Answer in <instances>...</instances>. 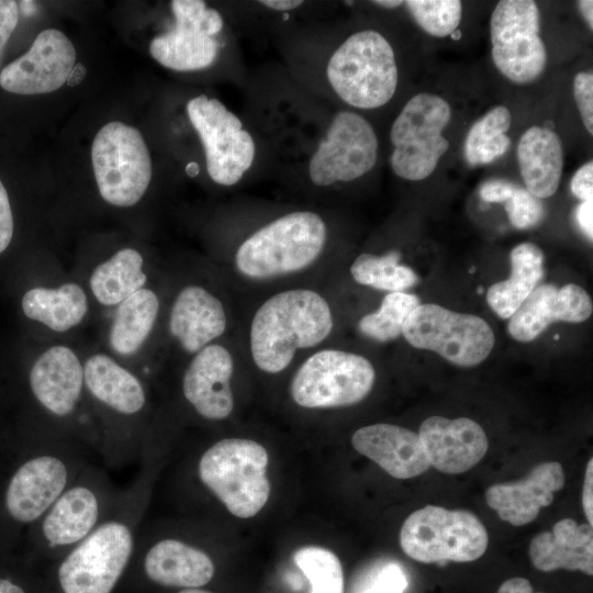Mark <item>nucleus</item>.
Instances as JSON below:
<instances>
[{"instance_id": "ea45409f", "label": "nucleus", "mask_w": 593, "mask_h": 593, "mask_svg": "<svg viewBox=\"0 0 593 593\" xmlns=\"http://www.w3.org/2000/svg\"><path fill=\"white\" fill-rule=\"evenodd\" d=\"M0 593H45L44 573L31 569H0Z\"/></svg>"}, {"instance_id": "2eb2a0df", "label": "nucleus", "mask_w": 593, "mask_h": 593, "mask_svg": "<svg viewBox=\"0 0 593 593\" xmlns=\"http://www.w3.org/2000/svg\"><path fill=\"white\" fill-rule=\"evenodd\" d=\"M490 35L494 65L508 80L527 85L544 72L547 52L535 1H500L491 14Z\"/></svg>"}, {"instance_id": "f257e3e1", "label": "nucleus", "mask_w": 593, "mask_h": 593, "mask_svg": "<svg viewBox=\"0 0 593 593\" xmlns=\"http://www.w3.org/2000/svg\"><path fill=\"white\" fill-rule=\"evenodd\" d=\"M141 460L137 475L120 490L102 523L47 566L45 593H114L119 590L134 555L156 473L155 454L148 446Z\"/></svg>"}, {"instance_id": "bb28decb", "label": "nucleus", "mask_w": 593, "mask_h": 593, "mask_svg": "<svg viewBox=\"0 0 593 593\" xmlns=\"http://www.w3.org/2000/svg\"><path fill=\"white\" fill-rule=\"evenodd\" d=\"M536 569L551 572L557 569L593 574V529L571 518L557 522L551 532L536 535L528 549Z\"/></svg>"}, {"instance_id": "a19ab883", "label": "nucleus", "mask_w": 593, "mask_h": 593, "mask_svg": "<svg viewBox=\"0 0 593 593\" xmlns=\"http://www.w3.org/2000/svg\"><path fill=\"white\" fill-rule=\"evenodd\" d=\"M573 93L582 122L593 134V75L591 71L577 74L573 80Z\"/></svg>"}, {"instance_id": "423d86ee", "label": "nucleus", "mask_w": 593, "mask_h": 593, "mask_svg": "<svg viewBox=\"0 0 593 593\" xmlns=\"http://www.w3.org/2000/svg\"><path fill=\"white\" fill-rule=\"evenodd\" d=\"M83 443L47 440L23 460L10 478L3 508L15 524L32 527L91 462Z\"/></svg>"}, {"instance_id": "864d4df0", "label": "nucleus", "mask_w": 593, "mask_h": 593, "mask_svg": "<svg viewBox=\"0 0 593 593\" xmlns=\"http://www.w3.org/2000/svg\"><path fill=\"white\" fill-rule=\"evenodd\" d=\"M20 4H21L22 12L25 15L33 13V9L35 8V4L33 1H21Z\"/></svg>"}, {"instance_id": "0eeeda50", "label": "nucleus", "mask_w": 593, "mask_h": 593, "mask_svg": "<svg viewBox=\"0 0 593 593\" xmlns=\"http://www.w3.org/2000/svg\"><path fill=\"white\" fill-rule=\"evenodd\" d=\"M268 452L248 438H224L200 456V482L239 518L257 515L266 505L270 484L267 478Z\"/></svg>"}, {"instance_id": "cd10ccee", "label": "nucleus", "mask_w": 593, "mask_h": 593, "mask_svg": "<svg viewBox=\"0 0 593 593\" xmlns=\"http://www.w3.org/2000/svg\"><path fill=\"white\" fill-rule=\"evenodd\" d=\"M516 156L529 193L545 199L557 192L563 169V148L557 133L548 127H529L519 138Z\"/></svg>"}, {"instance_id": "4468645a", "label": "nucleus", "mask_w": 593, "mask_h": 593, "mask_svg": "<svg viewBox=\"0 0 593 593\" xmlns=\"http://www.w3.org/2000/svg\"><path fill=\"white\" fill-rule=\"evenodd\" d=\"M187 113L202 142L211 180L223 187L236 184L254 164L253 135L219 99L194 97L187 103Z\"/></svg>"}, {"instance_id": "b1692460", "label": "nucleus", "mask_w": 593, "mask_h": 593, "mask_svg": "<svg viewBox=\"0 0 593 593\" xmlns=\"http://www.w3.org/2000/svg\"><path fill=\"white\" fill-rule=\"evenodd\" d=\"M564 485V472L557 461L535 466L521 481L493 484L485 491L488 505L513 526L533 522L541 507L553 501V493Z\"/></svg>"}, {"instance_id": "412c9836", "label": "nucleus", "mask_w": 593, "mask_h": 593, "mask_svg": "<svg viewBox=\"0 0 593 593\" xmlns=\"http://www.w3.org/2000/svg\"><path fill=\"white\" fill-rule=\"evenodd\" d=\"M418 436L430 466L448 474L468 471L489 448L483 428L468 417L430 416L421 424Z\"/></svg>"}, {"instance_id": "de8ad7c7", "label": "nucleus", "mask_w": 593, "mask_h": 593, "mask_svg": "<svg viewBox=\"0 0 593 593\" xmlns=\"http://www.w3.org/2000/svg\"><path fill=\"white\" fill-rule=\"evenodd\" d=\"M577 221L580 228L592 240L593 238V199L582 201L577 209Z\"/></svg>"}, {"instance_id": "dca6fc26", "label": "nucleus", "mask_w": 593, "mask_h": 593, "mask_svg": "<svg viewBox=\"0 0 593 593\" xmlns=\"http://www.w3.org/2000/svg\"><path fill=\"white\" fill-rule=\"evenodd\" d=\"M378 137L371 124L354 111H339L309 160V178L317 187L349 182L372 170Z\"/></svg>"}, {"instance_id": "79ce46f5", "label": "nucleus", "mask_w": 593, "mask_h": 593, "mask_svg": "<svg viewBox=\"0 0 593 593\" xmlns=\"http://www.w3.org/2000/svg\"><path fill=\"white\" fill-rule=\"evenodd\" d=\"M19 5L13 0H0V61L4 46L16 27Z\"/></svg>"}, {"instance_id": "f3484780", "label": "nucleus", "mask_w": 593, "mask_h": 593, "mask_svg": "<svg viewBox=\"0 0 593 593\" xmlns=\"http://www.w3.org/2000/svg\"><path fill=\"white\" fill-rule=\"evenodd\" d=\"M171 10L175 25L152 40V57L176 71H193L211 66L220 49L215 36L224 25L222 15L201 0H174Z\"/></svg>"}, {"instance_id": "c85d7f7f", "label": "nucleus", "mask_w": 593, "mask_h": 593, "mask_svg": "<svg viewBox=\"0 0 593 593\" xmlns=\"http://www.w3.org/2000/svg\"><path fill=\"white\" fill-rule=\"evenodd\" d=\"M21 306L30 320L64 333L82 322L88 312V299L78 283L66 282L57 288L36 287L27 290Z\"/></svg>"}, {"instance_id": "5fc2aeb1", "label": "nucleus", "mask_w": 593, "mask_h": 593, "mask_svg": "<svg viewBox=\"0 0 593 593\" xmlns=\"http://www.w3.org/2000/svg\"><path fill=\"white\" fill-rule=\"evenodd\" d=\"M176 593H213L204 588H199V589H183V590H178L176 591Z\"/></svg>"}, {"instance_id": "f704fd0d", "label": "nucleus", "mask_w": 593, "mask_h": 593, "mask_svg": "<svg viewBox=\"0 0 593 593\" xmlns=\"http://www.w3.org/2000/svg\"><path fill=\"white\" fill-rule=\"evenodd\" d=\"M421 304L415 294L405 292L388 293L380 307L362 316L358 328L362 335L373 340L385 343L402 334L405 320Z\"/></svg>"}, {"instance_id": "ddd939ff", "label": "nucleus", "mask_w": 593, "mask_h": 593, "mask_svg": "<svg viewBox=\"0 0 593 593\" xmlns=\"http://www.w3.org/2000/svg\"><path fill=\"white\" fill-rule=\"evenodd\" d=\"M402 334L410 345L432 350L459 367H474L494 347V333L481 317L434 303L419 304L407 316Z\"/></svg>"}, {"instance_id": "39448f33", "label": "nucleus", "mask_w": 593, "mask_h": 593, "mask_svg": "<svg viewBox=\"0 0 593 593\" xmlns=\"http://www.w3.org/2000/svg\"><path fill=\"white\" fill-rule=\"evenodd\" d=\"M326 79L346 104L362 110L381 108L393 98L398 87L393 47L376 30L355 32L332 53Z\"/></svg>"}, {"instance_id": "a878e982", "label": "nucleus", "mask_w": 593, "mask_h": 593, "mask_svg": "<svg viewBox=\"0 0 593 593\" xmlns=\"http://www.w3.org/2000/svg\"><path fill=\"white\" fill-rule=\"evenodd\" d=\"M226 326L227 316L222 301L205 288L190 284L175 298L168 327L184 351L197 354L221 337Z\"/></svg>"}, {"instance_id": "c9c22d12", "label": "nucleus", "mask_w": 593, "mask_h": 593, "mask_svg": "<svg viewBox=\"0 0 593 593\" xmlns=\"http://www.w3.org/2000/svg\"><path fill=\"white\" fill-rule=\"evenodd\" d=\"M294 561L309 579L311 593H344V573L340 560L331 550L307 546L294 553Z\"/></svg>"}, {"instance_id": "49530a36", "label": "nucleus", "mask_w": 593, "mask_h": 593, "mask_svg": "<svg viewBox=\"0 0 593 593\" xmlns=\"http://www.w3.org/2000/svg\"><path fill=\"white\" fill-rule=\"evenodd\" d=\"M582 506L589 525L593 524V458L586 465L582 489Z\"/></svg>"}, {"instance_id": "72a5a7b5", "label": "nucleus", "mask_w": 593, "mask_h": 593, "mask_svg": "<svg viewBox=\"0 0 593 593\" xmlns=\"http://www.w3.org/2000/svg\"><path fill=\"white\" fill-rule=\"evenodd\" d=\"M401 254L391 250L384 255L360 254L350 266L353 279L362 286L390 292H403L417 283V275L400 265Z\"/></svg>"}, {"instance_id": "7ed1b4c3", "label": "nucleus", "mask_w": 593, "mask_h": 593, "mask_svg": "<svg viewBox=\"0 0 593 593\" xmlns=\"http://www.w3.org/2000/svg\"><path fill=\"white\" fill-rule=\"evenodd\" d=\"M327 240L323 217L313 211L283 214L246 237L237 247L236 270L253 280L302 271L322 255Z\"/></svg>"}, {"instance_id": "7c9ffc66", "label": "nucleus", "mask_w": 593, "mask_h": 593, "mask_svg": "<svg viewBox=\"0 0 593 593\" xmlns=\"http://www.w3.org/2000/svg\"><path fill=\"white\" fill-rule=\"evenodd\" d=\"M159 312L157 294L142 288L122 301L113 318L109 343L121 356L134 355L152 333Z\"/></svg>"}, {"instance_id": "58836bf2", "label": "nucleus", "mask_w": 593, "mask_h": 593, "mask_svg": "<svg viewBox=\"0 0 593 593\" xmlns=\"http://www.w3.org/2000/svg\"><path fill=\"white\" fill-rule=\"evenodd\" d=\"M406 586L403 569L394 562H387L370 571L358 593H403Z\"/></svg>"}, {"instance_id": "e433bc0d", "label": "nucleus", "mask_w": 593, "mask_h": 593, "mask_svg": "<svg viewBox=\"0 0 593 593\" xmlns=\"http://www.w3.org/2000/svg\"><path fill=\"white\" fill-rule=\"evenodd\" d=\"M404 4L416 23L436 37L451 35L462 16V4L458 0H409Z\"/></svg>"}, {"instance_id": "20e7f679", "label": "nucleus", "mask_w": 593, "mask_h": 593, "mask_svg": "<svg viewBox=\"0 0 593 593\" xmlns=\"http://www.w3.org/2000/svg\"><path fill=\"white\" fill-rule=\"evenodd\" d=\"M120 490L89 462L32 526L35 555L47 566L86 539L105 518Z\"/></svg>"}, {"instance_id": "603ef678", "label": "nucleus", "mask_w": 593, "mask_h": 593, "mask_svg": "<svg viewBox=\"0 0 593 593\" xmlns=\"http://www.w3.org/2000/svg\"><path fill=\"white\" fill-rule=\"evenodd\" d=\"M371 3L378 5V7H383V8H387V9H394V8H398L400 5H402L404 3V1H401V0H378V1H372Z\"/></svg>"}, {"instance_id": "4be33fe9", "label": "nucleus", "mask_w": 593, "mask_h": 593, "mask_svg": "<svg viewBox=\"0 0 593 593\" xmlns=\"http://www.w3.org/2000/svg\"><path fill=\"white\" fill-rule=\"evenodd\" d=\"M589 293L580 286L568 283L561 288L546 283L538 286L510 317L511 336L523 343L538 337L551 323H580L592 315Z\"/></svg>"}, {"instance_id": "f03ea898", "label": "nucleus", "mask_w": 593, "mask_h": 593, "mask_svg": "<svg viewBox=\"0 0 593 593\" xmlns=\"http://www.w3.org/2000/svg\"><path fill=\"white\" fill-rule=\"evenodd\" d=\"M333 327L331 306L321 293L305 288L278 292L260 304L251 318V359L259 370L279 373L298 350L320 345Z\"/></svg>"}, {"instance_id": "f8f14e48", "label": "nucleus", "mask_w": 593, "mask_h": 593, "mask_svg": "<svg viewBox=\"0 0 593 593\" xmlns=\"http://www.w3.org/2000/svg\"><path fill=\"white\" fill-rule=\"evenodd\" d=\"M376 381L372 363L361 355L321 349L307 357L295 371L290 393L305 409L355 405L368 396Z\"/></svg>"}, {"instance_id": "a18cd8bd", "label": "nucleus", "mask_w": 593, "mask_h": 593, "mask_svg": "<svg viewBox=\"0 0 593 593\" xmlns=\"http://www.w3.org/2000/svg\"><path fill=\"white\" fill-rule=\"evenodd\" d=\"M516 186L500 179L484 182L480 189V197L489 203L506 202L513 194Z\"/></svg>"}, {"instance_id": "c03bdc74", "label": "nucleus", "mask_w": 593, "mask_h": 593, "mask_svg": "<svg viewBox=\"0 0 593 593\" xmlns=\"http://www.w3.org/2000/svg\"><path fill=\"white\" fill-rule=\"evenodd\" d=\"M571 192L581 201L593 199V163L584 164L571 180Z\"/></svg>"}, {"instance_id": "393cba45", "label": "nucleus", "mask_w": 593, "mask_h": 593, "mask_svg": "<svg viewBox=\"0 0 593 593\" xmlns=\"http://www.w3.org/2000/svg\"><path fill=\"white\" fill-rule=\"evenodd\" d=\"M353 447L396 479L417 477L430 467L418 434L398 425L378 423L358 428Z\"/></svg>"}, {"instance_id": "a211bd4d", "label": "nucleus", "mask_w": 593, "mask_h": 593, "mask_svg": "<svg viewBox=\"0 0 593 593\" xmlns=\"http://www.w3.org/2000/svg\"><path fill=\"white\" fill-rule=\"evenodd\" d=\"M76 63V49L60 31L46 29L30 49L0 72L2 89L16 94H42L59 89Z\"/></svg>"}, {"instance_id": "6ab92c4d", "label": "nucleus", "mask_w": 593, "mask_h": 593, "mask_svg": "<svg viewBox=\"0 0 593 593\" xmlns=\"http://www.w3.org/2000/svg\"><path fill=\"white\" fill-rule=\"evenodd\" d=\"M29 384L33 398L48 416L69 421L79 411L86 392L83 366L68 346H52L33 362Z\"/></svg>"}, {"instance_id": "9d476101", "label": "nucleus", "mask_w": 593, "mask_h": 593, "mask_svg": "<svg viewBox=\"0 0 593 593\" xmlns=\"http://www.w3.org/2000/svg\"><path fill=\"white\" fill-rule=\"evenodd\" d=\"M450 118L449 103L437 94L421 92L406 102L390 131V165L398 177L418 181L433 174L449 148L443 132Z\"/></svg>"}, {"instance_id": "aec40b11", "label": "nucleus", "mask_w": 593, "mask_h": 593, "mask_svg": "<svg viewBox=\"0 0 593 593\" xmlns=\"http://www.w3.org/2000/svg\"><path fill=\"white\" fill-rule=\"evenodd\" d=\"M234 358L223 345L210 344L189 362L181 383L182 395L206 421L227 418L234 410L231 379Z\"/></svg>"}, {"instance_id": "9b49d317", "label": "nucleus", "mask_w": 593, "mask_h": 593, "mask_svg": "<svg viewBox=\"0 0 593 593\" xmlns=\"http://www.w3.org/2000/svg\"><path fill=\"white\" fill-rule=\"evenodd\" d=\"M91 160L100 195L115 206H132L152 180V159L141 132L119 121L97 133Z\"/></svg>"}, {"instance_id": "8fccbe9b", "label": "nucleus", "mask_w": 593, "mask_h": 593, "mask_svg": "<svg viewBox=\"0 0 593 593\" xmlns=\"http://www.w3.org/2000/svg\"><path fill=\"white\" fill-rule=\"evenodd\" d=\"M259 3L266 8L275 11H290L299 8L303 4V1L299 0H262Z\"/></svg>"}, {"instance_id": "473e14b6", "label": "nucleus", "mask_w": 593, "mask_h": 593, "mask_svg": "<svg viewBox=\"0 0 593 593\" xmlns=\"http://www.w3.org/2000/svg\"><path fill=\"white\" fill-rule=\"evenodd\" d=\"M512 122L506 107L497 105L479 119L468 132L465 156L471 166L490 164L504 155L511 145L506 135Z\"/></svg>"}, {"instance_id": "c756f323", "label": "nucleus", "mask_w": 593, "mask_h": 593, "mask_svg": "<svg viewBox=\"0 0 593 593\" xmlns=\"http://www.w3.org/2000/svg\"><path fill=\"white\" fill-rule=\"evenodd\" d=\"M544 253L533 243H522L511 251V276L492 284L486 292L490 307L510 318L544 277Z\"/></svg>"}, {"instance_id": "4c0bfd02", "label": "nucleus", "mask_w": 593, "mask_h": 593, "mask_svg": "<svg viewBox=\"0 0 593 593\" xmlns=\"http://www.w3.org/2000/svg\"><path fill=\"white\" fill-rule=\"evenodd\" d=\"M505 203L508 220L518 230L534 227L544 219L545 209L540 199L524 188L516 187Z\"/></svg>"}, {"instance_id": "09e8293b", "label": "nucleus", "mask_w": 593, "mask_h": 593, "mask_svg": "<svg viewBox=\"0 0 593 593\" xmlns=\"http://www.w3.org/2000/svg\"><path fill=\"white\" fill-rule=\"evenodd\" d=\"M497 593H534L530 582L525 578H512L501 584ZM540 593V592H539Z\"/></svg>"}, {"instance_id": "3c124183", "label": "nucleus", "mask_w": 593, "mask_h": 593, "mask_svg": "<svg viewBox=\"0 0 593 593\" xmlns=\"http://www.w3.org/2000/svg\"><path fill=\"white\" fill-rule=\"evenodd\" d=\"M579 10L586 21L589 27L593 29V1L591 0H581L578 2Z\"/></svg>"}, {"instance_id": "37998d69", "label": "nucleus", "mask_w": 593, "mask_h": 593, "mask_svg": "<svg viewBox=\"0 0 593 593\" xmlns=\"http://www.w3.org/2000/svg\"><path fill=\"white\" fill-rule=\"evenodd\" d=\"M13 215L8 192L0 180V254L10 245L13 236Z\"/></svg>"}, {"instance_id": "5701e85b", "label": "nucleus", "mask_w": 593, "mask_h": 593, "mask_svg": "<svg viewBox=\"0 0 593 593\" xmlns=\"http://www.w3.org/2000/svg\"><path fill=\"white\" fill-rule=\"evenodd\" d=\"M83 381L91 401L118 422L127 423V426L131 422H137L146 409L147 393L143 382L105 354H94L86 360Z\"/></svg>"}, {"instance_id": "2f4dec72", "label": "nucleus", "mask_w": 593, "mask_h": 593, "mask_svg": "<svg viewBox=\"0 0 593 593\" xmlns=\"http://www.w3.org/2000/svg\"><path fill=\"white\" fill-rule=\"evenodd\" d=\"M144 259L134 248H122L92 271L89 286L96 300L105 306L120 304L144 288Z\"/></svg>"}, {"instance_id": "1a4fd4ad", "label": "nucleus", "mask_w": 593, "mask_h": 593, "mask_svg": "<svg viewBox=\"0 0 593 593\" xmlns=\"http://www.w3.org/2000/svg\"><path fill=\"white\" fill-rule=\"evenodd\" d=\"M214 575L215 563L201 547L176 536H150L139 529L132 561L119 589L124 593L154 588L199 589L206 586Z\"/></svg>"}, {"instance_id": "6e6552de", "label": "nucleus", "mask_w": 593, "mask_h": 593, "mask_svg": "<svg viewBox=\"0 0 593 593\" xmlns=\"http://www.w3.org/2000/svg\"><path fill=\"white\" fill-rule=\"evenodd\" d=\"M488 544V532L477 515L435 505L413 512L400 532L404 553L423 563L474 561Z\"/></svg>"}]
</instances>
